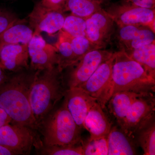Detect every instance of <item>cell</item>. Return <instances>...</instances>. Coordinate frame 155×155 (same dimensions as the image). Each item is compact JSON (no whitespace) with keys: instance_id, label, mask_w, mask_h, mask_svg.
I'll return each mask as SVG.
<instances>
[{"instance_id":"25","label":"cell","mask_w":155,"mask_h":155,"mask_svg":"<svg viewBox=\"0 0 155 155\" xmlns=\"http://www.w3.org/2000/svg\"><path fill=\"white\" fill-rule=\"evenodd\" d=\"M41 153L46 155H84L82 143L74 145H52L43 146Z\"/></svg>"},{"instance_id":"31","label":"cell","mask_w":155,"mask_h":155,"mask_svg":"<svg viewBox=\"0 0 155 155\" xmlns=\"http://www.w3.org/2000/svg\"><path fill=\"white\" fill-rule=\"evenodd\" d=\"M12 119L6 113L5 111L0 107V127L12 122Z\"/></svg>"},{"instance_id":"17","label":"cell","mask_w":155,"mask_h":155,"mask_svg":"<svg viewBox=\"0 0 155 155\" xmlns=\"http://www.w3.org/2000/svg\"><path fill=\"white\" fill-rule=\"evenodd\" d=\"M153 93H141L129 91L116 92L109 99L108 107L110 112L116 118L117 123L122 129L125 118L130 106L137 98Z\"/></svg>"},{"instance_id":"18","label":"cell","mask_w":155,"mask_h":155,"mask_svg":"<svg viewBox=\"0 0 155 155\" xmlns=\"http://www.w3.org/2000/svg\"><path fill=\"white\" fill-rule=\"evenodd\" d=\"M133 139L116 127L111 128L107 137L108 155H132L136 154Z\"/></svg>"},{"instance_id":"4","label":"cell","mask_w":155,"mask_h":155,"mask_svg":"<svg viewBox=\"0 0 155 155\" xmlns=\"http://www.w3.org/2000/svg\"><path fill=\"white\" fill-rule=\"evenodd\" d=\"M43 137V146L74 145L82 143L81 128L78 126L64 102L51 112L39 125Z\"/></svg>"},{"instance_id":"16","label":"cell","mask_w":155,"mask_h":155,"mask_svg":"<svg viewBox=\"0 0 155 155\" xmlns=\"http://www.w3.org/2000/svg\"><path fill=\"white\" fill-rule=\"evenodd\" d=\"M103 109L97 101L90 109L87 115L84 123V128L90 134L88 140L107 137L112 128V125Z\"/></svg>"},{"instance_id":"26","label":"cell","mask_w":155,"mask_h":155,"mask_svg":"<svg viewBox=\"0 0 155 155\" xmlns=\"http://www.w3.org/2000/svg\"><path fill=\"white\" fill-rule=\"evenodd\" d=\"M70 37V41L75 58L73 65L76 64L87 53L97 49L86 36Z\"/></svg>"},{"instance_id":"6","label":"cell","mask_w":155,"mask_h":155,"mask_svg":"<svg viewBox=\"0 0 155 155\" xmlns=\"http://www.w3.org/2000/svg\"><path fill=\"white\" fill-rule=\"evenodd\" d=\"M106 11L118 27L146 25L155 31V9L143 8L122 1L112 4Z\"/></svg>"},{"instance_id":"27","label":"cell","mask_w":155,"mask_h":155,"mask_svg":"<svg viewBox=\"0 0 155 155\" xmlns=\"http://www.w3.org/2000/svg\"><path fill=\"white\" fill-rule=\"evenodd\" d=\"M84 155H108L107 137L82 142Z\"/></svg>"},{"instance_id":"14","label":"cell","mask_w":155,"mask_h":155,"mask_svg":"<svg viewBox=\"0 0 155 155\" xmlns=\"http://www.w3.org/2000/svg\"><path fill=\"white\" fill-rule=\"evenodd\" d=\"M64 102L77 125L84 128V123L90 109L97 100L82 88L72 87L67 90Z\"/></svg>"},{"instance_id":"13","label":"cell","mask_w":155,"mask_h":155,"mask_svg":"<svg viewBox=\"0 0 155 155\" xmlns=\"http://www.w3.org/2000/svg\"><path fill=\"white\" fill-rule=\"evenodd\" d=\"M155 31L143 25L118 27L116 37L120 50L127 51L155 42Z\"/></svg>"},{"instance_id":"15","label":"cell","mask_w":155,"mask_h":155,"mask_svg":"<svg viewBox=\"0 0 155 155\" xmlns=\"http://www.w3.org/2000/svg\"><path fill=\"white\" fill-rule=\"evenodd\" d=\"M28 44L0 42V66L5 70L18 72L28 67Z\"/></svg>"},{"instance_id":"19","label":"cell","mask_w":155,"mask_h":155,"mask_svg":"<svg viewBox=\"0 0 155 155\" xmlns=\"http://www.w3.org/2000/svg\"><path fill=\"white\" fill-rule=\"evenodd\" d=\"M20 20L11 25L0 36V42L28 44L33 36L34 30Z\"/></svg>"},{"instance_id":"32","label":"cell","mask_w":155,"mask_h":155,"mask_svg":"<svg viewBox=\"0 0 155 155\" xmlns=\"http://www.w3.org/2000/svg\"><path fill=\"white\" fill-rule=\"evenodd\" d=\"M6 70L0 66V87L7 81L8 76L7 75Z\"/></svg>"},{"instance_id":"22","label":"cell","mask_w":155,"mask_h":155,"mask_svg":"<svg viewBox=\"0 0 155 155\" xmlns=\"http://www.w3.org/2000/svg\"><path fill=\"white\" fill-rule=\"evenodd\" d=\"M101 5L94 0H67L64 12L71 14L86 19L102 9Z\"/></svg>"},{"instance_id":"2","label":"cell","mask_w":155,"mask_h":155,"mask_svg":"<svg viewBox=\"0 0 155 155\" xmlns=\"http://www.w3.org/2000/svg\"><path fill=\"white\" fill-rule=\"evenodd\" d=\"M62 71L56 66L35 74L29 100L38 127L65 96L67 90L61 77Z\"/></svg>"},{"instance_id":"5","label":"cell","mask_w":155,"mask_h":155,"mask_svg":"<svg viewBox=\"0 0 155 155\" xmlns=\"http://www.w3.org/2000/svg\"><path fill=\"white\" fill-rule=\"evenodd\" d=\"M34 129L12 123L0 127V145L16 155L29 154L32 147L41 149L43 144Z\"/></svg>"},{"instance_id":"24","label":"cell","mask_w":155,"mask_h":155,"mask_svg":"<svg viewBox=\"0 0 155 155\" xmlns=\"http://www.w3.org/2000/svg\"><path fill=\"white\" fill-rule=\"evenodd\" d=\"M61 30L72 37H86L85 19L71 14L65 17Z\"/></svg>"},{"instance_id":"28","label":"cell","mask_w":155,"mask_h":155,"mask_svg":"<svg viewBox=\"0 0 155 155\" xmlns=\"http://www.w3.org/2000/svg\"><path fill=\"white\" fill-rule=\"evenodd\" d=\"M20 20L11 12L0 9V36L11 25Z\"/></svg>"},{"instance_id":"3","label":"cell","mask_w":155,"mask_h":155,"mask_svg":"<svg viewBox=\"0 0 155 155\" xmlns=\"http://www.w3.org/2000/svg\"><path fill=\"white\" fill-rule=\"evenodd\" d=\"M112 81L113 94L120 91L141 93L155 91V78L122 50L115 52Z\"/></svg>"},{"instance_id":"10","label":"cell","mask_w":155,"mask_h":155,"mask_svg":"<svg viewBox=\"0 0 155 155\" xmlns=\"http://www.w3.org/2000/svg\"><path fill=\"white\" fill-rule=\"evenodd\" d=\"M86 37L97 49H103L110 40L114 32V20L102 8L85 19Z\"/></svg>"},{"instance_id":"11","label":"cell","mask_w":155,"mask_h":155,"mask_svg":"<svg viewBox=\"0 0 155 155\" xmlns=\"http://www.w3.org/2000/svg\"><path fill=\"white\" fill-rule=\"evenodd\" d=\"M64 12L47 8L40 2L35 4L32 11L28 15L31 27L34 33L41 34L46 32L53 35L63 28L65 16Z\"/></svg>"},{"instance_id":"20","label":"cell","mask_w":155,"mask_h":155,"mask_svg":"<svg viewBox=\"0 0 155 155\" xmlns=\"http://www.w3.org/2000/svg\"><path fill=\"white\" fill-rule=\"evenodd\" d=\"M130 58L142 66L149 75L155 78V42L125 51Z\"/></svg>"},{"instance_id":"12","label":"cell","mask_w":155,"mask_h":155,"mask_svg":"<svg viewBox=\"0 0 155 155\" xmlns=\"http://www.w3.org/2000/svg\"><path fill=\"white\" fill-rule=\"evenodd\" d=\"M31 67L34 70H42L58 66V50L54 45L48 43L41 34H33L28 44Z\"/></svg>"},{"instance_id":"29","label":"cell","mask_w":155,"mask_h":155,"mask_svg":"<svg viewBox=\"0 0 155 155\" xmlns=\"http://www.w3.org/2000/svg\"><path fill=\"white\" fill-rule=\"evenodd\" d=\"M67 0H41V3L43 6L51 10L64 12Z\"/></svg>"},{"instance_id":"7","label":"cell","mask_w":155,"mask_h":155,"mask_svg":"<svg viewBox=\"0 0 155 155\" xmlns=\"http://www.w3.org/2000/svg\"><path fill=\"white\" fill-rule=\"evenodd\" d=\"M115 52L98 67L86 82L79 87L97 100L104 109L113 95L112 68Z\"/></svg>"},{"instance_id":"33","label":"cell","mask_w":155,"mask_h":155,"mask_svg":"<svg viewBox=\"0 0 155 155\" xmlns=\"http://www.w3.org/2000/svg\"><path fill=\"white\" fill-rule=\"evenodd\" d=\"M16 155V154L11 150L0 145V155Z\"/></svg>"},{"instance_id":"9","label":"cell","mask_w":155,"mask_h":155,"mask_svg":"<svg viewBox=\"0 0 155 155\" xmlns=\"http://www.w3.org/2000/svg\"><path fill=\"white\" fill-rule=\"evenodd\" d=\"M113 52L102 49L92 50L70 67L68 80L69 88L79 87L85 83L100 65L110 58Z\"/></svg>"},{"instance_id":"30","label":"cell","mask_w":155,"mask_h":155,"mask_svg":"<svg viewBox=\"0 0 155 155\" xmlns=\"http://www.w3.org/2000/svg\"><path fill=\"white\" fill-rule=\"evenodd\" d=\"M124 2L132 3L136 5L147 8L155 9V0H122Z\"/></svg>"},{"instance_id":"1","label":"cell","mask_w":155,"mask_h":155,"mask_svg":"<svg viewBox=\"0 0 155 155\" xmlns=\"http://www.w3.org/2000/svg\"><path fill=\"white\" fill-rule=\"evenodd\" d=\"M35 74L21 72L9 77L0 87V107L11 117L12 123L35 130L38 127L29 100Z\"/></svg>"},{"instance_id":"34","label":"cell","mask_w":155,"mask_h":155,"mask_svg":"<svg viewBox=\"0 0 155 155\" xmlns=\"http://www.w3.org/2000/svg\"><path fill=\"white\" fill-rule=\"evenodd\" d=\"M94 1H95L99 3L100 5H101L102 4H104V3H106L110 2V0H94Z\"/></svg>"},{"instance_id":"21","label":"cell","mask_w":155,"mask_h":155,"mask_svg":"<svg viewBox=\"0 0 155 155\" xmlns=\"http://www.w3.org/2000/svg\"><path fill=\"white\" fill-rule=\"evenodd\" d=\"M71 37L62 30L59 31L57 42L54 45L58 50L59 63L58 67L61 69L72 66L74 64L75 58L72 51Z\"/></svg>"},{"instance_id":"23","label":"cell","mask_w":155,"mask_h":155,"mask_svg":"<svg viewBox=\"0 0 155 155\" xmlns=\"http://www.w3.org/2000/svg\"><path fill=\"white\" fill-rule=\"evenodd\" d=\"M139 144L144 155H155V123L154 120L137 134Z\"/></svg>"},{"instance_id":"8","label":"cell","mask_w":155,"mask_h":155,"mask_svg":"<svg viewBox=\"0 0 155 155\" xmlns=\"http://www.w3.org/2000/svg\"><path fill=\"white\" fill-rule=\"evenodd\" d=\"M155 99L153 93L137 98L128 111L122 130L130 138L154 120Z\"/></svg>"}]
</instances>
